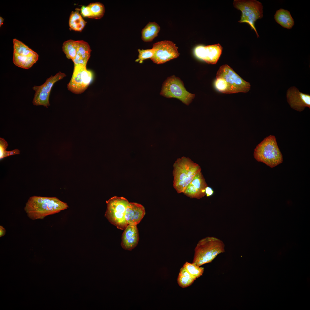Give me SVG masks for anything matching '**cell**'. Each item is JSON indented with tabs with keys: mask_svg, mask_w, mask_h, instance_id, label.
Instances as JSON below:
<instances>
[{
	"mask_svg": "<svg viewBox=\"0 0 310 310\" xmlns=\"http://www.w3.org/2000/svg\"><path fill=\"white\" fill-rule=\"evenodd\" d=\"M86 22L78 11L72 12L70 15L69 25L71 29L81 31L84 28Z\"/></svg>",
	"mask_w": 310,
	"mask_h": 310,
	"instance_id": "21",
	"label": "cell"
},
{
	"mask_svg": "<svg viewBox=\"0 0 310 310\" xmlns=\"http://www.w3.org/2000/svg\"><path fill=\"white\" fill-rule=\"evenodd\" d=\"M66 76V74L59 71L55 75L48 78L45 82L40 86L32 87L35 91L32 103L34 105H42L46 108L50 105L49 98L50 92L54 84Z\"/></svg>",
	"mask_w": 310,
	"mask_h": 310,
	"instance_id": "11",
	"label": "cell"
},
{
	"mask_svg": "<svg viewBox=\"0 0 310 310\" xmlns=\"http://www.w3.org/2000/svg\"><path fill=\"white\" fill-rule=\"evenodd\" d=\"M186 271L193 277L197 279L202 276L204 268L193 263L186 262L183 266Z\"/></svg>",
	"mask_w": 310,
	"mask_h": 310,
	"instance_id": "24",
	"label": "cell"
},
{
	"mask_svg": "<svg viewBox=\"0 0 310 310\" xmlns=\"http://www.w3.org/2000/svg\"><path fill=\"white\" fill-rule=\"evenodd\" d=\"M222 50V47L219 44L206 46L200 45L195 48L194 53L199 59L208 64H214L218 60Z\"/></svg>",
	"mask_w": 310,
	"mask_h": 310,
	"instance_id": "14",
	"label": "cell"
},
{
	"mask_svg": "<svg viewBox=\"0 0 310 310\" xmlns=\"http://www.w3.org/2000/svg\"><path fill=\"white\" fill-rule=\"evenodd\" d=\"M208 186L201 171L198 173L183 192L191 198L199 199L206 195L205 189Z\"/></svg>",
	"mask_w": 310,
	"mask_h": 310,
	"instance_id": "15",
	"label": "cell"
},
{
	"mask_svg": "<svg viewBox=\"0 0 310 310\" xmlns=\"http://www.w3.org/2000/svg\"><path fill=\"white\" fill-rule=\"evenodd\" d=\"M155 53L151 60L157 64L165 63L178 57L179 55L177 47L172 41L164 40L157 42L153 45Z\"/></svg>",
	"mask_w": 310,
	"mask_h": 310,
	"instance_id": "12",
	"label": "cell"
},
{
	"mask_svg": "<svg viewBox=\"0 0 310 310\" xmlns=\"http://www.w3.org/2000/svg\"><path fill=\"white\" fill-rule=\"evenodd\" d=\"M146 212L142 204L135 202H129L125 213V217L127 224L137 226L142 220Z\"/></svg>",
	"mask_w": 310,
	"mask_h": 310,
	"instance_id": "16",
	"label": "cell"
},
{
	"mask_svg": "<svg viewBox=\"0 0 310 310\" xmlns=\"http://www.w3.org/2000/svg\"><path fill=\"white\" fill-rule=\"evenodd\" d=\"M287 100L292 109L301 112L308 107L310 108V95L300 92L295 86H291L287 91Z\"/></svg>",
	"mask_w": 310,
	"mask_h": 310,
	"instance_id": "13",
	"label": "cell"
},
{
	"mask_svg": "<svg viewBox=\"0 0 310 310\" xmlns=\"http://www.w3.org/2000/svg\"><path fill=\"white\" fill-rule=\"evenodd\" d=\"M276 22L282 27L291 29L294 24L293 19L288 11L280 9L276 11L274 15Z\"/></svg>",
	"mask_w": 310,
	"mask_h": 310,
	"instance_id": "19",
	"label": "cell"
},
{
	"mask_svg": "<svg viewBox=\"0 0 310 310\" xmlns=\"http://www.w3.org/2000/svg\"><path fill=\"white\" fill-rule=\"evenodd\" d=\"M4 19L2 18L1 17H0V27H1L2 25L3 24V22Z\"/></svg>",
	"mask_w": 310,
	"mask_h": 310,
	"instance_id": "33",
	"label": "cell"
},
{
	"mask_svg": "<svg viewBox=\"0 0 310 310\" xmlns=\"http://www.w3.org/2000/svg\"><path fill=\"white\" fill-rule=\"evenodd\" d=\"M160 30L159 25L155 22H149L142 30V39L145 42H151L158 36Z\"/></svg>",
	"mask_w": 310,
	"mask_h": 310,
	"instance_id": "20",
	"label": "cell"
},
{
	"mask_svg": "<svg viewBox=\"0 0 310 310\" xmlns=\"http://www.w3.org/2000/svg\"><path fill=\"white\" fill-rule=\"evenodd\" d=\"M8 146L7 142L3 138H0V159L4 158V154Z\"/></svg>",
	"mask_w": 310,
	"mask_h": 310,
	"instance_id": "28",
	"label": "cell"
},
{
	"mask_svg": "<svg viewBox=\"0 0 310 310\" xmlns=\"http://www.w3.org/2000/svg\"><path fill=\"white\" fill-rule=\"evenodd\" d=\"M62 49L67 57L73 61L76 54V41L72 40L65 41L63 43Z\"/></svg>",
	"mask_w": 310,
	"mask_h": 310,
	"instance_id": "23",
	"label": "cell"
},
{
	"mask_svg": "<svg viewBox=\"0 0 310 310\" xmlns=\"http://www.w3.org/2000/svg\"><path fill=\"white\" fill-rule=\"evenodd\" d=\"M214 85L216 88L219 91L226 94L227 85L224 80L221 78H216L215 82Z\"/></svg>",
	"mask_w": 310,
	"mask_h": 310,
	"instance_id": "27",
	"label": "cell"
},
{
	"mask_svg": "<svg viewBox=\"0 0 310 310\" xmlns=\"http://www.w3.org/2000/svg\"><path fill=\"white\" fill-rule=\"evenodd\" d=\"M93 77L92 72L87 69L86 66L74 65L72 76L67 85L68 89L74 94L82 93L87 89Z\"/></svg>",
	"mask_w": 310,
	"mask_h": 310,
	"instance_id": "10",
	"label": "cell"
},
{
	"mask_svg": "<svg viewBox=\"0 0 310 310\" xmlns=\"http://www.w3.org/2000/svg\"><path fill=\"white\" fill-rule=\"evenodd\" d=\"M124 230L121 237V246L125 250L131 251L137 246L139 241L137 226L128 224Z\"/></svg>",
	"mask_w": 310,
	"mask_h": 310,
	"instance_id": "17",
	"label": "cell"
},
{
	"mask_svg": "<svg viewBox=\"0 0 310 310\" xmlns=\"http://www.w3.org/2000/svg\"><path fill=\"white\" fill-rule=\"evenodd\" d=\"M20 150L18 149H14L11 151H6L5 153L4 158L15 154H19Z\"/></svg>",
	"mask_w": 310,
	"mask_h": 310,
	"instance_id": "30",
	"label": "cell"
},
{
	"mask_svg": "<svg viewBox=\"0 0 310 310\" xmlns=\"http://www.w3.org/2000/svg\"><path fill=\"white\" fill-rule=\"evenodd\" d=\"M68 207L67 203L56 197L33 196L30 197L24 208L28 217L32 220L43 218Z\"/></svg>",
	"mask_w": 310,
	"mask_h": 310,
	"instance_id": "1",
	"label": "cell"
},
{
	"mask_svg": "<svg viewBox=\"0 0 310 310\" xmlns=\"http://www.w3.org/2000/svg\"><path fill=\"white\" fill-rule=\"evenodd\" d=\"M196 279L182 267L180 270L177 281L179 286L182 288H185L190 286Z\"/></svg>",
	"mask_w": 310,
	"mask_h": 310,
	"instance_id": "22",
	"label": "cell"
},
{
	"mask_svg": "<svg viewBox=\"0 0 310 310\" xmlns=\"http://www.w3.org/2000/svg\"><path fill=\"white\" fill-rule=\"evenodd\" d=\"M173 186L178 193H183L201 168L188 157L177 159L173 165Z\"/></svg>",
	"mask_w": 310,
	"mask_h": 310,
	"instance_id": "2",
	"label": "cell"
},
{
	"mask_svg": "<svg viewBox=\"0 0 310 310\" xmlns=\"http://www.w3.org/2000/svg\"><path fill=\"white\" fill-rule=\"evenodd\" d=\"M13 41V63L23 69H30L38 60V55L21 41L16 38Z\"/></svg>",
	"mask_w": 310,
	"mask_h": 310,
	"instance_id": "9",
	"label": "cell"
},
{
	"mask_svg": "<svg viewBox=\"0 0 310 310\" xmlns=\"http://www.w3.org/2000/svg\"><path fill=\"white\" fill-rule=\"evenodd\" d=\"M234 7L242 13L239 23L248 24L255 32L257 37L259 35L255 26V22L263 17V6L260 2L255 0L234 1Z\"/></svg>",
	"mask_w": 310,
	"mask_h": 310,
	"instance_id": "5",
	"label": "cell"
},
{
	"mask_svg": "<svg viewBox=\"0 0 310 310\" xmlns=\"http://www.w3.org/2000/svg\"><path fill=\"white\" fill-rule=\"evenodd\" d=\"M253 156L257 161L263 162L271 168L283 161L282 155L274 135L266 137L257 146Z\"/></svg>",
	"mask_w": 310,
	"mask_h": 310,
	"instance_id": "4",
	"label": "cell"
},
{
	"mask_svg": "<svg viewBox=\"0 0 310 310\" xmlns=\"http://www.w3.org/2000/svg\"><path fill=\"white\" fill-rule=\"evenodd\" d=\"M6 232L5 229L2 226H0V237L4 236Z\"/></svg>",
	"mask_w": 310,
	"mask_h": 310,
	"instance_id": "32",
	"label": "cell"
},
{
	"mask_svg": "<svg viewBox=\"0 0 310 310\" xmlns=\"http://www.w3.org/2000/svg\"><path fill=\"white\" fill-rule=\"evenodd\" d=\"M88 6L92 13V18L99 19L103 16L105 12V8L102 4L97 2L90 3Z\"/></svg>",
	"mask_w": 310,
	"mask_h": 310,
	"instance_id": "25",
	"label": "cell"
},
{
	"mask_svg": "<svg viewBox=\"0 0 310 310\" xmlns=\"http://www.w3.org/2000/svg\"><path fill=\"white\" fill-rule=\"evenodd\" d=\"M225 245L213 237L204 238L198 242L195 249L193 263L200 266L211 262L219 254L225 252Z\"/></svg>",
	"mask_w": 310,
	"mask_h": 310,
	"instance_id": "3",
	"label": "cell"
},
{
	"mask_svg": "<svg viewBox=\"0 0 310 310\" xmlns=\"http://www.w3.org/2000/svg\"><path fill=\"white\" fill-rule=\"evenodd\" d=\"M76 41V55L73 60L74 65H82L86 66L90 57L91 50L88 43L83 40Z\"/></svg>",
	"mask_w": 310,
	"mask_h": 310,
	"instance_id": "18",
	"label": "cell"
},
{
	"mask_svg": "<svg viewBox=\"0 0 310 310\" xmlns=\"http://www.w3.org/2000/svg\"><path fill=\"white\" fill-rule=\"evenodd\" d=\"M81 13L84 17L92 18V15L89 6H83L81 8Z\"/></svg>",
	"mask_w": 310,
	"mask_h": 310,
	"instance_id": "29",
	"label": "cell"
},
{
	"mask_svg": "<svg viewBox=\"0 0 310 310\" xmlns=\"http://www.w3.org/2000/svg\"><path fill=\"white\" fill-rule=\"evenodd\" d=\"M214 191L210 187L207 186L205 189L206 195L207 197L213 195Z\"/></svg>",
	"mask_w": 310,
	"mask_h": 310,
	"instance_id": "31",
	"label": "cell"
},
{
	"mask_svg": "<svg viewBox=\"0 0 310 310\" xmlns=\"http://www.w3.org/2000/svg\"><path fill=\"white\" fill-rule=\"evenodd\" d=\"M160 94L167 98L178 99L187 105L195 96L186 90L183 82L174 75L168 78L163 82Z\"/></svg>",
	"mask_w": 310,
	"mask_h": 310,
	"instance_id": "7",
	"label": "cell"
},
{
	"mask_svg": "<svg viewBox=\"0 0 310 310\" xmlns=\"http://www.w3.org/2000/svg\"><path fill=\"white\" fill-rule=\"evenodd\" d=\"M139 53L138 58L136 61H139L142 63L143 60L148 59L152 58L155 53V50L152 48L151 49L140 50L138 49Z\"/></svg>",
	"mask_w": 310,
	"mask_h": 310,
	"instance_id": "26",
	"label": "cell"
},
{
	"mask_svg": "<svg viewBox=\"0 0 310 310\" xmlns=\"http://www.w3.org/2000/svg\"><path fill=\"white\" fill-rule=\"evenodd\" d=\"M107 209L105 216L112 224L124 230L128 225L125 217L126 207L129 202L123 197L114 196L106 201Z\"/></svg>",
	"mask_w": 310,
	"mask_h": 310,
	"instance_id": "6",
	"label": "cell"
},
{
	"mask_svg": "<svg viewBox=\"0 0 310 310\" xmlns=\"http://www.w3.org/2000/svg\"><path fill=\"white\" fill-rule=\"evenodd\" d=\"M216 78H222L226 81L227 85L226 94L246 93L250 89V83L241 78L227 64L220 67Z\"/></svg>",
	"mask_w": 310,
	"mask_h": 310,
	"instance_id": "8",
	"label": "cell"
}]
</instances>
